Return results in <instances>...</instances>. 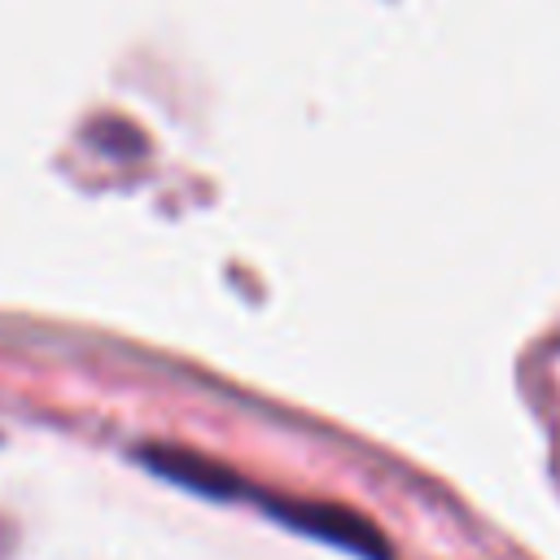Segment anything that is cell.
<instances>
[{"label":"cell","instance_id":"6da1fadb","mask_svg":"<svg viewBox=\"0 0 560 560\" xmlns=\"http://www.w3.org/2000/svg\"><path fill=\"white\" fill-rule=\"evenodd\" d=\"M245 499H258L267 516L284 521L289 529L315 538V542H328V547H341L359 560H394L389 551V538L359 512L341 508V503H306V499H276V494H254L245 490Z\"/></svg>","mask_w":560,"mask_h":560},{"label":"cell","instance_id":"7a4b0ae2","mask_svg":"<svg viewBox=\"0 0 560 560\" xmlns=\"http://www.w3.org/2000/svg\"><path fill=\"white\" fill-rule=\"evenodd\" d=\"M140 464L192 494H206V499H245V490H249L232 468H223L206 455L179 451V446H140Z\"/></svg>","mask_w":560,"mask_h":560},{"label":"cell","instance_id":"3957f363","mask_svg":"<svg viewBox=\"0 0 560 560\" xmlns=\"http://www.w3.org/2000/svg\"><path fill=\"white\" fill-rule=\"evenodd\" d=\"M4 547H9V534H4V525H0V556H4Z\"/></svg>","mask_w":560,"mask_h":560}]
</instances>
